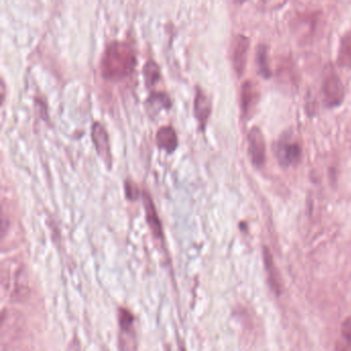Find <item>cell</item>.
<instances>
[{
    "mask_svg": "<svg viewBox=\"0 0 351 351\" xmlns=\"http://www.w3.org/2000/svg\"><path fill=\"white\" fill-rule=\"evenodd\" d=\"M135 65L136 56L130 45L124 42L112 43L102 58V77L108 81H121L133 73Z\"/></svg>",
    "mask_w": 351,
    "mask_h": 351,
    "instance_id": "cell-1",
    "label": "cell"
},
{
    "mask_svg": "<svg viewBox=\"0 0 351 351\" xmlns=\"http://www.w3.org/2000/svg\"><path fill=\"white\" fill-rule=\"evenodd\" d=\"M302 149L297 141L283 135L276 145V158L283 167L297 166L301 161Z\"/></svg>",
    "mask_w": 351,
    "mask_h": 351,
    "instance_id": "cell-2",
    "label": "cell"
},
{
    "mask_svg": "<svg viewBox=\"0 0 351 351\" xmlns=\"http://www.w3.org/2000/svg\"><path fill=\"white\" fill-rule=\"evenodd\" d=\"M324 104L328 108L340 106L344 99L345 91L342 81L335 71L326 75L322 87Z\"/></svg>",
    "mask_w": 351,
    "mask_h": 351,
    "instance_id": "cell-3",
    "label": "cell"
},
{
    "mask_svg": "<svg viewBox=\"0 0 351 351\" xmlns=\"http://www.w3.org/2000/svg\"><path fill=\"white\" fill-rule=\"evenodd\" d=\"M248 153L252 163L256 168L263 167L266 162V141L258 127L250 129L248 133Z\"/></svg>",
    "mask_w": 351,
    "mask_h": 351,
    "instance_id": "cell-4",
    "label": "cell"
},
{
    "mask_svg": "<svg viewBox=\"0 0 351 351\" xmlns=\"http://www.w3.org/2000/svg\"><path fill=\"white\" fill-rule=\"evenodd\" d=\"M250 47V40L247 36L239 34L234 38L233 45H232V63L238 77H241L245 71Z\"/></svg>",
    "mask_w": 351,
    "mask_h": 351,
    "instance_id": "cell-5",
    "label": "cell"
},
{
    "mask_svg": "<svg viewBox=\"0 0 351 351\" xmlns=\"http://www.w3.org/2000/svg\"><path fill=\"white\" fill-rule=\"evenodd\" d=\"M92 139L98 155L110 167L112 153H110V139H108V132L100 123H94L92 126Z\"/></svg>",
    "mask_w": 351,
    "mask_h": 351,
    "instance_id": "cell-6",
    "label": "cell"
},
{
    "mask_svg": "<svg viewBox=\"0 0 351 351\" xmlns=\"http://www.w3.org/2000/svg\"><path fill=\"white\" fill-rule=\"evenodd\" d=\"M263 258H264L269 287H270L271 291H272L275 295H279L282 293V281H281L278 270H277L276 267H275L272 254H271L270 250L267 247H265L264 250H263Z\"/></svg>",
    "mask_w": 351,
    "mask_h": 351,
    "instance_id": "cell-7",
    "label": "cell"
},
{
    "mask_svg": "<svg viewBox=\"0 0 351 351\" xmlns=\"http://www.w3.org/2000/svg\"><path fill=\"white\" fill-rule=\"evenodd\" d=\"M258 99V90L252 82L245 81L241 86L240 102H241L242 114L247 117L256 106Z\"/></svg>",
    "mask_w": 351,
    "mask_h": 351,
    "instance_id": "cell-8",
    "label": "cell"
},
{
    "mask_svg": "<svg viewBox=\"0 0 351 351\" xmlns=\"http://www.w3.org/2000/svg\"><path fill=\"white\" fill-rule=\"evenodd\" d=\"M194 112L201 128L204 129L211 112V102L201 89L197 90L194 101Z\"/></svg>",
    "mask_w": 351,
    "mask_h": 351,
    "instance_id": "cell-9",
    "label": "cell"
},
{
    "mask_svg": "<svg viewBox=\"0 0 351 351\" xmlns=\"http://www.w3.org/2000/svg\"><path fill=\"white\" fill-rule=\"evenodd\" d=\"M143 204H145L147 223L151 228L152 233L155 235V237L162 238L163 232H162L161 221H160L159 217H158L153 200L147 193H143Z\"/></svg>",
    "mask_w": 351,
    "mask_h": 351,
    "instance_id": "cell-10",
    "label": "cell"
},
{
    "mask_svg": "<svg viewBox=\"0 0 351 351\" xmlns=\"http://www.w3.org/2000/svg\"><path fill=\"white\" fill-rule=\"evenodd\" d=\"M156 141H157L158 147L167 152L168 154L173 153L178 145L176 131L170 126L162 127L159 129L157 136H156Z\"/></svg>",
    "mask_w": 351,
    "mask_h": 351,
    "instance_id": "cell-11",
    "label": "cell"
},
{
    "mask_svg": "<svg viewBox=\"0 0 351 351\" xmlns=\"http://www.w3.org/2000/svg\"><path fill=\"white\" fill-rule=\"evenodd\" d=\"M337 63L343 69H351V30L341 38L337 54Z\"/></svg>",
    "mask_w": 351,
    "mask_h": 351,
    "instance_id": "cell-12",
    "label": "cell"
},
{
    "mask_svg": "<svg viewBox=\"0 0 351 351\" xmlns=\"http://www.w3.org/2000/svg\"><path fill=\"white\" fill-rule=\"evenodd\" d=\"M336 351H351V317L346 318L341 326V338L337 341Z\"/></svg>",
    "mask_w": 351,
    "mask_h": 351,
    "instance_id": "cell-13",
    "label": "cell"
},
{
    "mask_svg": "<svg viewBox=\"0 0 351 351\" xmlns=\"http://www.w3.org/2000/svg\"><path fill=\"white\" fill-rule=\"evenodd\" d=\"M256 62H258V73L265 79H269L271 77L270 65L268 61V50L266 46L261 45L258 47L256 51Z\"/></svg>",
    "mask_w": 351,
    "mask_h": 351,
    "instance_id": "cell-14",
    "label": "cell"
},
{
    "mask_svg": "<svg viewBox=\"0 0 351 351\" xmlns=\"http://www.w3.org/2000/svg\"><path fill=\"white\" fill-rule=\"evenodd\" d=\"M145 83L149 86H154L157 83L160 77V71L158 65L154 61H149L145 66Z\"/></svg>",
    "mask_w": 351,
    "mask_h": 351,
    "instance_id": "cell-15",
    "label": "cell"
},
{
    "mask_svg": "<svg viewBox=\"0 0 351 351\" xmlns=\"http://www.w3.org/2000/svg\"><path fill=\"white\" fill-rule=\"evenodd\" d=\"M126 195L130 200H136L139 195L138 189L133 182H126Z\"/></svg>",
    "mask_w": 351,
    "mask_h": 351,
    "instance_id": "cell-16",
    "label": "cell"
}]
</instances>
